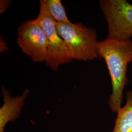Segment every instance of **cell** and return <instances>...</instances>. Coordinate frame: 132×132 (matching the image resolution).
I'll return each instance as SVG.
<instances>
[{"label":"cell","instance_id":"1","mask_svg":"<svg viewBox=\"0 0 132 132\" xmlns=\"http://www.w3.org/2000/svg\"><path fill=\"white\" fill-rule=\"evenodd\" d=\"M98 57L105 60L110 76L112 94L109 99L110 109L117 113L121 108L124 90L128 84V65L132 63V41H118L106 38L98 43Z\"/></svg>","mask_w":132,"mask_h":132},{"label":"cell","instance_id":"2","mask_svg":"<svg viewBox=\"0 0 132 132\" xmlns=\"http://www.w3.org/2000/svg\"><path fill=\"white\" fill-rule=\"evenodd\" d=\"M58 35L65 42L73 60H93L98 57L99 42L95 29L88 28L79 23L71 24L56 22Z\"/></svg>","mask_w":132,"mask_h":132},{"label":"cell","instance_id":"3","mask_svg":"<svg viewBox=\"0 0 132 132\" xmlns=\"http://www.w3.org/2000/svg\"><path fill=\"white\" fill-rule=\"evenodd\" d=\"M100 9L108 25L107 38L127 41L132 37V5L126 0H101Z\"/></svg>","mask_w":132,"mask_h":132},{"label":"cell","instance_id":"4","mask_svg":"<svg viewBox=\"0 0 132 132\" xmlns=\"http://www.w3.org/2000/svg\"><path fill=\"white\" fill-rule=\"evenodd\" d=\"M35 20L42 28L47 38L46 65L53 71H56L62 65L74 60L66 43L57 32L56 22L40 3L39 13Z\"/></svg>","mask_w":132,"mask_h":132},{"label":"cell","instance_id":"5","mask_svg":"<svg viewBox=\"0 0 132 132\" xmlns=\"http://www.w3.org/2000/svg\"><path fill=\"white\" fill-rule=\"evenodd\" d=\"M17 43L24 54L34 62H46L48 51L46 35L35 21H25L17 30Z\"/></svg>","mask_w":132,"mask_h":132},{"label":"cell","instance_id":"6","mask_svg":"<svg viewBox=\"0 0 132 132\" xmlns=\"http://www.w3.org/2000/svg\"><path fill=\"white\" fill-rule=\"evenodd\" d=\"M2 90L4 104L0 108V132H4L6 124L19 117L29 91L26 89L21 95L13 97L4 86L2 87Z\"/></svg>","mask_w":132,"mask_h":132},{"label":"cell","instance_id":"7","mask_svg":"<svg viewBox=\"0 0 132 132\" xmlns=\"http://www.w3.org/2000/svg\"><path fill=\"white\" fill-rule=\"evenodd\" d=\"M126 102L117 112L112 132H132V90L126 93Z\"/></svg>","mask_w":132,"mask_h":132},{"label":"cell","instance_id":"8","mask_svg":"<svg viewBox=\"0 0 132 132\" xmlns=\"http://www.w3.org/2000/svg\"><path fill=\"white\" fill-rule=\"evenodd\" d=\"M40 3L42 4L56 23L71 24L68 18L66 10L60 0H41Z\"/></svg>","mask_w":132,"mask_h":132},{"label":"cell","instance_id":"9","mask_svg":"<svg viewBox=\"0 0 132 132\" xmlns=\"http://www.w3.org/2000/svg\"><path fill=\"white\" fill-rule=\"evenodd\" d=\"M11 4V1L8 0H1L0 1V13H3L7 10Z\"/></svg>","mask_w":132,"mask_h":132},{"label":"cell","instance_id":"10","mask_svg":"<svg viewBox=\"0 0 132 132\" xmlns=\"http://www.w3.org/2000/svg\"><path fill=\"white\" fill-rule=\"evenodd\" d=\"M8 50V47L5 39L1 37L0 40V52L1 53L5 52Z\"/></svg>","mask_w":132,"mask_h":132}]
</instances>
